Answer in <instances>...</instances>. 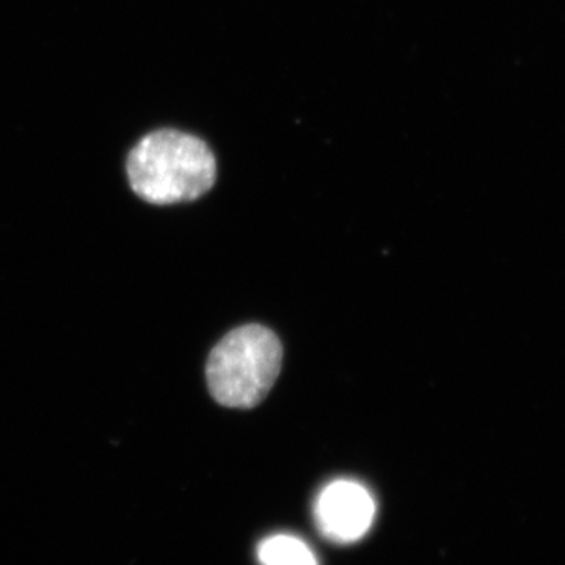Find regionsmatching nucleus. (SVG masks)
I'll return each instance as SVG.
<instances>
[{
    "label": "nucleus",
    "instance_id": "20e7f679",
    "mask_svg": "<svg viewBox=\"0 0 565 565\" xmlns=\"http://www.w3.org/2000/svg\"><path fill=\"white\" fill-rule=\"evenodd\" d=\"M256 555L262 565H319L313 550L302 539L291 534L264 539Z\"/></svg>",
    "mask_w": 565,
    "mask_h": 565
},
{
    "label": "nucleus",
    "instance_id": "7ed1b4c3",
    "mask_svg": "<svg viewBox=\"0 0 565 565\" xmlns=\"http://www.w3.org/2000/svg\"><path fill=\"white\" fill-rule=\"evenodd\" d=\"M316 525L323 537L337 544H353L371 530L375 520L373 494L355 481H334L319 493Z\"/></svg>",
    "mask_w": 565,
    "mask_h": 565
},
{
    "label": "nucleus",
    "instance_id": "f257e3e1",
    "mask_svg": "<svg viewBox=\"0 0 565 565\" xmlns=\"http://www.w3.org/2000/svg\"><path fill=\"white\" fill-rule=\"evenodd\" d=\"M122 170L132 195L151 206L195 202L214 188L217 178L210 145L174 126L141 134L126 151Z\"/></svg>",
    "mask_w": 565,
    "mask_h": 565
},
{
    "label": "nucleus",
    "instance_id": "f03ea898",
    "mask_svg": "<svg viewBox=\"0 0 565 565\" xmlns=\"http://www.w3.org/2000/svg\"><path fill=\"white\" fill-rule=\"evenodd\" d=\"M282 362L280 340L263 326L233 330L212 349L206 381L212 397L230 408H252L269 394Z\"/></svg>",
    "mask_w": 565,
    "mask_h": 565
}]
</instances>
